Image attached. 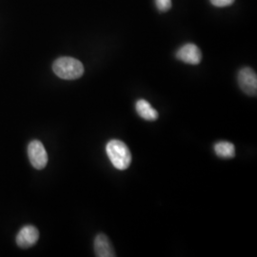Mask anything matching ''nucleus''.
Returning a JSON list of instances; mask_svg holds the SVG:
<instances>
[{"label": "nucleus", "mask_w": 257, "mask_h": 257, "mask_svg": "<svg viewBox=\"0 0 257 257\" xmlns=\"http://www.w3.org/2000/svg\"><path fill=\"white\" fill-rule=\"evenodd\" d=\"M214 152L216 156L221 158H232L235 156L234 145L227 141H220L214 145Z\"/></svg>", "instance_id": "obj_9"}, {"label": "nucleus", "mask_w": 257, "mask_h": 257, "mask_svg": "<svg viewBox=\"0 0 257 257\" xmlns=\"http://www.w3.org/2000/svg\"><path fill=\"white\" fill-rule=\"evenodd\" d=\"M106 152L111 164L119 171L128 169L132 163V154L128 146L117 139H112L107 144Z\"/></svg>", "instance_id": "obj_2"}, {"label": "nucleus", "mask_w": 257, "mask_h": 257, "mask_svg": "<svg viewBox=\"0 0 257 257\" xmlns=\"http://www.w3.org/2000/svg\"><path fill=\"white\" fill-rule=\"evenodd\" d=\"M94 251L95 255L98 257L115 256L110 239L103 233L98 234L94 239Z\"/></svg>", "instance_id": "obj_7"}, {"label": "nucleus", "mask_w": 257, "mask_h": 257, "mask_svg": "<svg viewBox=\"0 0 257 257\" xmlns=\"http://www.w3.org/2000/svg\"><path fill=\"white\" fill-rule=\"evenodd\" d=\"M176 57L187 64L197 65L200 63L202 59V54L198 47L189 43L177 51Z\"/></svg>", "instance_id": "obj_5"}, {"label": "nucleus", "mask_w": 257, "mask_h": 257, "mask_svg": "<svg viewBox=\"0 0 257 257\" xmlns=\"http://www.w3.org/2000/svg\"><path fill=\"white\" fill-rule=\"evenodd\" d=\"M238 84L241 90L250 96H256L257 76L250 68H243L238 73Z\"/></svg>", "instance_id": "obj_4"}, {"label": "nucleus", "mask_w": 257, "mask_h": 257, "mask_svg": "<svg viewBox=\"0 0 257 257\" xmlns=\"http://www.w3.org/2000/svg\"><path fill=\"white\" fill-rule=\"evenodd\" d=\"M53 71L59 78L65 80H74L80 78L84 74L82 63L70 56L59 57L53 64Z\"/></svg>", "instance_id": "obj_1"}, {"label": "nucleus", "mask_w": 257, "mask_h": 257, "mask_svg": "<svg viewBox=\"0 0 257 257\" xmlns=\"http://www.w3.org/2000/svg\"><path fill=\"white\" fill-rule=\"evenodd\" d=\"M28 156L32 166L37 170H43L48 163V154L39 140H33L28 146Z\"/></svg>", "instance_id": "obj_3"}, {"label": "nucleus", "mask_w": 257, "mask_h": 257, "mask_svg": "<svg viewBox=\"0 0 257 257\" xmlns=\"http://www.w3.org/2000/svg\"><path fill=\"white\" fill-rule=\"evenodd\" d=\"M210 1L213 6L218 7V8H223V7L230 6L235 0H210Z\"/></svg>", "instance_id": "obj_11"}, {"label": "nucleus", "mask_w": 257, "mask_h": 257, "mask_svg": "<svg viewBox=\"0 0 257 257\" xmlns=\"http://www.w3.org/2000/svg\"><path fill=\"white\" fill-rule=\"evenodd\" d=\"M156 7L162 13L168 12L172 8V0H156Z\"/></svg>", "instance_id": "obj_10"}, {"label": "nucleus", "mask_w": 257, "mask_h": 257, "mask_svg": "<svg viewBox=\"0 0 257 257\" xmlns=\"http://www.w3.org/2000/svg\"><path fill=\"white\" fill-rule=\"evenodd\" d=\"M136 109L140 117L148 121H155L158 118L157 110L152 107V105L144 99H140L136 104Z\"/></svg>", "instance_id": "obj_8"}, {"label": "nucleus", "mask_w": 257, "mask_h": 257, "mask_svg": "<svg viewBox=\"0 0 257 257\" xmlns=\"http://www.w3.org/2000/svg\"><path fill=\"white\" fill-rule=\"evenodd\" d=\"M39 238V231L36 227L28 225L19 230L17 235V244L19 248H28L37 244Z\"/></svg>", "instance_id": "obj_6"}]
</instances>
